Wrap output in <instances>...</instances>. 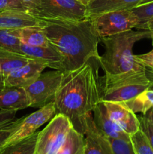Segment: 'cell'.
Masks as SVG:
<instances>
[{"mask_svg": "<svg viewBox=\"0 0 153 154\" xmlns=\"http://www.w3.org/2000/svg\"><path fill=\"white\" fill-rule=\"evenodd\" d=\"M122 103L134 113H141L145 115L153 108V87L142 91L133 99Z\"/></svg>", "mask_w": 153, "mask_h": 154, "instance_id": "cell-20", "label": "cell"}, {"mask_svg": "<svg viewBox=\"0 0 153 154\" xmlns=\"http://www.w3.org/2000/svg\"><path fill=\"white\" fill-rule=\"evenodd\" d=\"M110 117L128 135L140 129V121L135 113L121 102H104Z\"/></svg>", "mask_w": 153, "mask_h": 154, "instance_id": "cell-12", "label": "cell"}, {"mask_svg": "<svg viewBox=\"0 0 153 154\" xmlns=\"http://www.w3.org/2000/svg\"><path fill=\"white\" fill-rule=\"evenodd\" d=\"M106 138L113 154H135L130 137Z\"/></svg>", "mask_w": 153, "mask_h": 154, "instance_id": "cell-25", "label": "cell"}, {"mask_svg": "<svg viewBox=\"0 0 153 154\" xmlns=\"http://www.w3.org/2000/svg\"><path fill=\"white\" fill-rule=\"evenodd\" d=\"M24 10L35 16L39 7H40L41 0H20Z\"/></svg>", "mask_w": 153, "mask_h": 154, "instance_id": "cell-30", "label": "cell"}, {"mask_svg": "<svg viewBox=\"0 0 153 154\" xmlns=\"http://www.w3.org/2000/svg\"><path fill=\"white\" fill-rule=\"evenodd\" d=\"M146 72L153 82V69H152V68H146Z\"/></svg>", "mask_w": 153, "mask_h": 154, "instance_id": "cell-35", "label": "cell"}, {"mask_svg": "<svg viewBox=\"0 0 153 154\" xmlns=\"http://www.w3.org/2000/svg\"><path fill=\"white\" fill-rule=\"evenodd\" d=\"M93 120L97 129L106 138H128L130 135L111 120L104 102L100 101L92 111Z\"/></svg>", "mask_w": 153, "mask_h": 154, "instance_id": "cell-15", "label": "cell"}, {"mask_svg": "<svg viewBox=\"0 0 153 154\" xmlns=\"http://www.w3.org/2000/svg\"><path fill=\"white\" fill-rule=\"evenodd\" d=\"M151 2H153V0H142V1L140 2L139 5H142V4H146V3H148Z\"/></svg>", "mask_w": 153, "mask_h": 154, "instance_id": "cell-37", "label": "cell"}, {"mask_svg": "<svg viewBox=\"0 0 153 154\" xmlns=\"http://www.w3.org/2000/svg\"><path fill=\"white\" fill-rule=\"evenodd\" d=\"M8 9L24 10L20 0H0V11Z\"/></svg>", "mask_w": 153, "mask_h": 154, "instance_id": "cell-32", "label": "cell"}, {"mask_svg": "<svg viewBox=\"0 0 153 154\" xmlns=\"http://www.w3.org/2000/svg\"><path fill=\"white\" fill-rule=\"evenodd\" d=\"M50 44L63 58L64 72L78 69L99 57L100 38L88 17L81 20L39 18Z\"/></svg>", "mask_w": 153, "mask_h": 154, "instance_id": "cell-2", "label": "cell"}, {"mask_svg": "<svg viewBox=\"0 0 153 154\" xmlns=\"http://www.w3.org/2000/svg\"><path fill=\"white\" fill-rule=\"evenodd\" d=\"M142 0H94L87 6V17L112 11L130 10Z\"/></svg>", "mask_w": 153, "mask_h": 154, "instance_id": "cell-17", "label": "cell"}, {"mask_svg": "<svg viewBox=\"0 0 153 154\" xmlns=\"http://www.w3.org/2000/svg\"><path fill=\"white\" fill-rule=\"evenodd\" d=\"M130 10L135 14L139 20L138 26L142 25L153 19V2L146 4L138 5Z\"/></svg>", "mask_w": 153, "mask_h": 154, "instance_id": "cell-26", "label": "cell"}, {"mask_svg": "<svg viewBox=\"0 0 153 154\" xmlns=\"http://www.w3.org/2000/svg\"><path fill=\"white\" fill-rule=\"evenodd\" d=\"M17 121L18 119L17 120H14L9 126H6L4 129H0V151L2 149L4 144H5L8 138H9V136L11 135L13 131L14 130L15 127L16 126V123H17Z\"/></svg>", "mask_w": 153, "mask_h": 154, "instance_id": "cell-29", "label": "cell"}, {"mask_svg": "<svg viewBox=\"0 0 153 154\" xmlns=\"http://www.w3.org/2000/svg\"><path fill=\"white\" fill-rule=\"evenodd\" d=\"M88 18L100 38L129 31L139 25L137 17L130 9L105 12Z\"/></svg>", "mask_w": 153, "mask_h": 154, "instance_id": "cell-5", "label": "cell"}, {"mask_svg": "<svg viewBox=\"0 0 153 154\" xmlns=\"http://www.w3.org/2000/svg\"><path fill=\"white\" fill-rule=\"evenodd\" d=\"M61 71L41 73L32 84L25 87L29 99L30 108H40L54 102L62 79Z\"/></svg>", "mask_w": 153, "mask_h": 154, "instance_id": "cell-7", "label": "cell"}, {"mask_svg": "<svg viewBox=\"0 0 153 154\" xmlns=\"http://www.w3.org/2000/svg\"><path fill=\"white\" fill-rule=\"evenodd\" d=\"M140 121V129L144 132L153 149V124L145 115L137 116Z\"/></svg>", "mask_w": 153, "mask_h": 154, "instance_id": "cell-27", "label": "cell"}, {"mask_svg": "<svg viewBox=\"0 0 153 154\" xmlns=\"http://www.w3.org/2000/svg\"><path fill=\"white\" fill-rule=\"evenodd\" d=\"M38 132L12 145L4 147L0 154H34Z\"/></svg>", "mask_w": 153, "mask_h": 154, "instance_id": "cell-22", "label": "cell"}, {"mask_svg": "<svg viewBox=\"0 0 153 154\" xmlns=\"http://www.w3.org/2000/svg\"><path fill=\"white\" fill-rule=\"evenodd\" d=\"M98 59L92 58L78 69L63 72L54 101L56 114H62L74 129L84 135L87 117L101 101Z\"/></svg>", "mask_w": 153, "mask_h": 154, "instance_id": "cell-1", "label": "cell"}, {"mask_svg": "<svg viewBox=\"0 0 153 154\" xmlns=\"http://www.w3.org/2000/svg\"><path fill=\"white\" fill-rule=\"evenodd\" d=\"M0 81H2L4 82V78H3L2 76V69H1V66H0Z\"/></svg>", "mask_w": 153, "mask_h": 154, "instance_id": "cell-38", "label": "cell"}, {"mask_svg": "<svg viewBox=\"0 0 153 154\" xmlns=\"http://www.w3.org/2000/svg\"><path fill=\"white\" fill-rule=\"evenodd\" d=\"M84 135L74 127L56 154H83Z\"/></svg>", "mask_w": 153, "mask_h": 154, "instance_id": "cell-21", "label": "cell"}, {"mask_svg": "<svg viewBox=\"0 0 153 154\" xmlns=\"http://www.w3.org/2000/svg\"><path fill=\"white\" fill-rule=\"evenodd\" d=\"M32 59L19 53L0 48V66L3 78L29 63Z\"/></svg>", "mask_w": 153, "mask_h": 154, "instance_id": "cell-18", "label": "cell"}, {"mask_svg": "<svg viewBox=\"0 0 153 154\" xmlns=\"http://www.w3.org/2000/svg\"><path fill=\"white\" fill-rule=\"evenodd\" d=\"M135 59L138 63L146 68L153 69V49L149 52L139 55H134Z\"/></svg>", "mask_w": 153, "mask_h": 154, "instance_id": "cell-31", "label": "cell"}, {"mask_svg": "<svg viewBox=\"0 0 153 154\" xmlns=\"http://www.w3.org/2000/svg\"><path fill=\"white\" fill-rule=\"evenodd\" d=\"M103 102H124L153 87L146 70L134 71L118 75L105 74L100 79Z\"/></svg>", "mask_w": 153, "mask_h": 154, "instance_id": "cell-4", "label": "cell"}, {"mask_svg": "<svg viewBox=\"0 0 153 154\" xmlns=\"http://www.w3.org/2000/svg\"><path fill=\"white\" fill-rule=\"evenodd\" d=\"M71 122L62 114H56L46 127L38 132L34 154H56L65 141Z\"/></svg>", "mask_w": 153, "mask_h": 154, "instance_id": "cell-6", "label": "cell"}, {"mask_svg": "<svg viewBox=\"0 0 153 154\" xmlns=\"http://www.w3.org/2000/svg\"><path fill=\"white\" fill-rule=\"evenodd\" d=\"M55 115V103L52 102L43 108H38L32 114L18 119L14 130L8 138L2 149L33 135L40 126L49 122Z\"/></svg>", "mask_w": 153, "mask_h": 154, "instance_id": "cell-9", "label": "cell"}, {"mask_svg": "<svg viewBox=\"0 0 153 154\" xmlns=\"http://www.w3.org/2000/svg\"><path fill=\"white\" fill-rule=\"evenodd\" d=\"M46 68H48V66L45 63L32 60L20 69L9 74L4 80V87H16L25 88L35 81Z\"/></svg>", "mask_w": 153, "mask_h": 154, "instance_id": "cell-10", "label": "cell"}, {"mask_svg": "<svg viewBox=\"0 0 153 154\" xmlns=\"http://www.w3.org/2000/svg\"><path fill=\"white\" fill-rule=\"evenodd\" d=\"M29 99L23 87H5L0 90V110H20L30 108Z\"/></svg>", "mask_w": 153, "mask_h": 154, "instance_id": "cell-16", "label": "cell"}, {"mask_svg": "<svg viewBox=\"0 0 153 154\" xmlns=\"http://www.w3.org/2000/svg\"><path fill=\"white\" fill-rule=\"evenodd\" d=\"M150 37V32L147 30L131 29L100 38V42L104 45V52L99 55L98 61L104 73L118 75L146 70L145 66L136 60L133 48L138 41Z\"/></svg>", "mask_w": 153, "mask_h": 154, "instance_id": "cell-3", "label": "cell"}, {"mask_svg": "<svg viewBox=\"0 0 153 154\" xmlns=\"http://www.w3.org/2000/svg\"><path fill=\"white\" fill-rule=\"evenodd\" d=\"M16 111L15 110H0V129L9 126L15 120Z\"/></svg>", "mask_w": 153, "mask_h": 154, "instance_id": "cell-28", "label": "cell"}, {"mask_svg": "<svg viewBox=\"0 0 153 154\" xmlns=\"http://www.w3.org/2000/svg\"><path fill=\"white\" fill-rule=\"evenodd\" d=\"M38 18L81 20L87 18V7L77 0H41Z\"/></svg>", "mask_w": 153, "mask_h": 154, "instance_id": "cell-8", "label": "cell"}, {"mask_svg": "<svg viewBox=\"0 0 153 154\" xmlns=\"http://www.w3.org/2000/svg\"><path fill=\"white\" fill-rule=\"evenodd\" d=\"M40 26V20L27 11L8 9L0 11V29H18Z\"/></svg>", "mask_w": 153, "mask_h": 154, "instance_id": "cell-14", "label": "cell"}, {"mask_svg": "<svg viewBox=\"0 0 153 154\" xmlns=\"http://www.w3.org/2000/svg\"><path fill=\"white\" fill-rule=\"evenodd\" d=\"M83 154H113L106 137L96 127L92 114L86 122Z\"/></svg>", "mask_w": 153, "mask_h": 154, "instance_id": "cell-11", "label": "cell"}, {"mask_svg": "<svg viewBox=\"0 0 153 154\" xmlns=\"http://www.w3.org/2000/svg\"><path fill=\"white\" fill-rule=\"evenodd\" d=\"M136 29H139L140 30H147L150 32V35H151V37L150 38L152 41V45H153V19L151 20L148 21L146 23L142 24V25L138 26L136 27Z\"/></svg>", "mask_w": 153, "mask_h": 154, "instance_id": "cell-33", "label": "cell"}, {"mask_svg": "<svg viewBox=\"0 0 153 154\" xmlns=\"http://www.w3.org/2000/svg\"><path fill=\"white\" fill-rule=\"evenodd\" d=\"M20 45L15 29H0V48L20 54Z\"/></svg>", "mask_w": 153, "mask_h": 154, "instance_id": "cell-23", "label": "cell"}, {"mask_svg": "<svg viewBox=\"0 0 153 154\" xmlns=\"http://www.w3.org/2000/svg\"><path fill=\"white\" fill-rule=\"evenodd\" d=\"M4 87V82L2 81H0V90Z\"/></svg>", "mask_w": 153, "mask_h": 154, "instance_id": "cell-39", "label": "cell"}, {"mask_svg": "<svg viewBox=\"0 0 153 154\" xmlns=\"http://www.w3.org/2000/svg\"><path fill=\"white\" fill-rule=\"evenodd\" d=\"M145 116L152 122V123L153 124V108H151V109L145 114Z\"/></svg>", "mask_w": 153, "mask_h": 154, "instance_id": "cell-34", "label": "cell"}, {"mask_svg": "<svg viewBox=\"0 0 153 154\" xmlns=\"http://www.w3.org/2000/svg\"><path fill=\"white\" fill-rule=\"evenodd\" d=\"M20 54L32 60L45 63L48 68L64 72L62 57L51 45L45 47H35L21 42Z\"/></svg>", "mask_w": 153, "mask_h": 154, "instance_id": "cell-13", "label": "cell"}, {"mask_svg": "<svg viewBox=\"0 0 153 154\" xmlns=\"http://www.w3.org/2000/svg\"><path fill=\"white\" fill-rule=\"evenodd\" d=\"M15 33L22 43L29 46L45 47L50 45L40 26L18 29H15Z\"/></svg>", "mask_w": 153, "mask_h": 154, "instance_id": "cell-19", "label": "cell"}, {"mask_svg": "<svg viewBox=\"0 0 153 154\" xmlns=\"http://www.w3.org/2000/svg\"><path fill=\"white\" fill-rule=\"evenodd\" d=\"M135 154H153V149L148 138L140 129L130 135Z\"/></svg>", "mask_w": 153, "mask_h": 154, "instance_id": "cell-24", "label": "cell"}, {"mask_svg": "<svg viewBox=\"0 0 153 154\" xmlns=\"http://www.w3.org/2000/svg\"><path fill=\"white\" fill-rule=\"evenodd\" d=\"M77 1L80 2L82 3V5H86L87 7V6H88L92 2L94 1V0H77Z\"/></svg>", "mask_w": 153, "mask_h": 154, "instance_id": "cell-36", "label": "cell"}]
</instances>
